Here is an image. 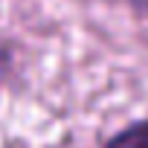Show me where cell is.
<instances>
[{"instance_id": "cell-1", "label": "cell", "mask_w": 148, "mask_h": 148, "mask_svg": "<svg viewBox=\"0 0 148 148\" xmlns=\"http://www.w3.org/2000/svg\"><path fill=\"white\" fill-rule=\"evenodd\" d=\"M105 148H148V119L128 125L125 131L110 136Z\"/></svg>"}, {"instance_id": "cell-2", "label": "cell", "mask_w": 148, "mask_h": 148, "mask_svg": "<svg viewBox=\"0 0 148 148\" xmlns=\"http://www.w3.org/2000/svg\"><path fill=\"white\" fill-rule=\"evenodd\" d=\"M6 64H9V52L0 47V79H3V73H6Z\"/></svg>"}]
</instances>
